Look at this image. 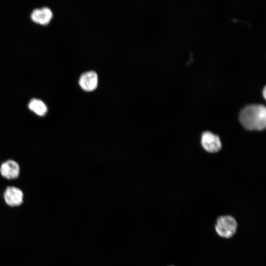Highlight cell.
Masks as SVG:
<instances>
[{
  "mask_svg": "<svg viewBox=\"0 0 266 266\" xmlns=\"http://www.w3.org/2000/svg\"><path fill=\"white\" fill-rule=\"evenodd\" d=\"M264 97L265 98V95H266V87H265L264 88Z\"/></svg>",
  "mask_w": 266,
  "mask_h": 266,
  "instance_id": "9",
  "label": "cell"
},
{
  "mask_svg": "<svg viewBox=\"0 0 266 266\" xmlns=\"http://www.w3.org/2000/svg\"><path fill=\"white\" fill-rule=\"evenodd\" d=\"M53 16L50 8L45 7L40 9H35L31 14L32 20L41 25H46L49 23Z\"/></svg>",
  "mask_w": 266,
  "mask_h": 266,
  "instance_id": "7",
  "label": "cell"
},
{
  "mask_svg": "<svg viewBox=\"0 0 266 266\" xmlns=\"http://www.w3.org/2000/svg\"><path fill=\"white\" fill-rule=\"evenodd\" d=\"M201 143L203 148L209 152L218 151L221 147L219 136L210 132H205L202 133Z\"/></svg>",
  "mask_w": 266,
  "mask_h": 266,
  "instance_id": "5",
  "label": "cell"
},
{
  "mask_svg": "<svg viewBox=\"0 0 266 266\" xmlns=\"http://www.w3.org/2000/svg\"><path fill=\"white\" fill-rule=\"evenodd\" d=\"M237 223L235 218L231 215H223L218 217L215 225L216 233L226 238L232 237L236 233Z\"/></svg>",
  "mask_w": 266,
  "mask_h": 266,
  "instance_id": "2",
  "label": "cell"
},
{
  "mask_svg": "<svg viewBox=\"0 0 266 266\" xmlns=\"http://www.w3.org/2000/svg\"><path fill=\"white\" fill-rule=\"evenodd\" d=\"M28 107L31 111L40 116H44L47 112L46 105L39 99H32L29 103Z\"/></svg>",
  "mask_w": 266,
  "mask_h": 266,
  "instance_id": "8",
  "label": "cell"
},
{
  "mask_svg": "<svg viewBox=\"0 0 266 266\" xmlns=\"http://www.w3.org/2000/svg\"><path fill=\"white\" fill-rule=\"evenodd\" d=\"M239 121L249 130H262L266 125V109L262 104H251L244 106L239 113Z\"/></svg>",
  "mask_w": 266,
  "mask_h": 266,
  "instance_id": "1",
  "label": "cell"
},
{
  "mask_svg": "<svg viewBox=\"0 0 266 266\" xmlns=\"http://www.w3.org/2000/svg\"><path fill=\"white\" fill-rule=\"evenodd\" d=\"M20 166L15 161L9 160L3 162L0 167V173L2 177L7 179H13L20 174Z\"/></svg>",
  "mask_w": 266,
  "mask_h": 266,
  "instance_id": "6",
  "label": "cell"
},
{
  "mask_svg": "<svg viewBox=\"0 0 266 266\" xmlns=\"http://www.w3.org/2000/svg\"><path fill=\"white\" fill-rule=\"evenodd\" d=\"M78 82L83 90L87 92L93 91L98 86V74L93 70L86 71L80 75Z\"/></svg>",
  "mask_w": 266,
  "mask_h": 266,
  "instance_id": "4",
  "label": "cell"
},
{
  "mask_svg": "<svg viewBox=\"0 0 266 266\" xmlns=\"http://www.w3.org/2000/svg\"><path fill=\"white\" fill-rule=\"evenodd\" d=\"M24 194L22 190L15 186H8L3 193L6 204L11 207L21 205L23 203Z\"/></svg>",
  "mask_w": 266,
  "mask_h": 266,
  "instance_id": "3",
  "label": "cell"
}]
</instances>
